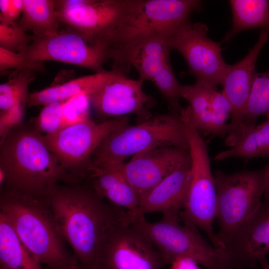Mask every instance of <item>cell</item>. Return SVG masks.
<instances>
[{
    "instance_id": "cb8c5ba5",
    "label": "cell",
    "mask_w": 269,
    "mask_h": 269,
    "mask_svg": "<svg viewBox=\"0 0 269 269\" xmlns=\"http://www.w3.org/2000/svg\"><path fill=\"white\" fill-rule=\"evenodd\" d=\"M22 16L17 22L25 32L37 36L51 35L59 31L61 23L53 0H23Z\"/></svg>"
},
{
    "instance_id": "3957f363",
    "label": "cell",
    "mask_w": 269,
    "mask_h": 269,
    "mask_svg": "<svg viewBox=\"0 0 269 269\" xmlns=\"http://www.w3.org/2000/svg\"><path fill=\"white\" fill-rule=\"evenodd\" d=\"M66 176L43 134L32 126L15 127L0 142L1 187L45 195Z\"/></svg>"
},
{
    "instance_id": "4316f807",
    "label": "cell",
    "mask_w": 269,
    "mask_h": 269,
    "mask_svg": "<svg viewBox=\"0 0 269 269\" xmlns=\"http://www.w3.org/2000/svg\"><path fill=\"white\" fill-rule=\"evenodd\" d=\"M109 71L81 77L63 84L51 86L30 94L28 106L45 105L63 101L83 92L91 91L108 75Z\"/></svg>"
},
{
    "instance_id": "2e32d148",
    "label": "cell",
    "mask_w": 269,
    "mask_h": 269,
    "mask_svg": "<svg viewBox=\"0 0 269 269\" xmlns=\"http://www.w3.org/2000/svg\"><path fill=\"white\" fill-rule=\"evenodd\" d=\"M104 265L106 269H161L164 266L157 249L132 222L112 234Z\"/></svg>"
},
{
    "instance_id": "ffe728a7",
    "label": "cell",
    "mask_w": 269,
    "mask_h": 269,
    "mask_svg": "<svg viewBox=\"0 0 269 269\" xmlns=\"http://www.w3.org/2000/svg\"><path fill=\"white\" fill-rule=\"evenodd\" d=\"M168 34L155 35L139 42L129 49L112 68V70L127 75L131 67L144 82L151 81L165 65L170 63Z\"/></svg>"
},
{
    "instance_id": "5b68a950",
    "label": "cell",
    "mask_w": 269,
    "mask_h": 269,
    "mask_svg": "<svg viewBox=\"0 0 269 269\" xmlns=\"http://www.w3.org/2000/svg\"><path fill=\"white\" fill-rule=\"evenodd\" d=\"M163 146L189 149L180 114L157 115L137 125L116 129L97 149L89 167H119L130 156Z\"/></svg>"
},
{
    "instance_id": "52a82bcc",
    "label": "cell",
    "mask_w": 269,
    "mask_h": 269,
    "mask_svg": "<svg viewBox=\"0 0 269 269\" xmlns=\"http://www.w3.org/2000/svg\"><path fill=\"white\" fill-rule=\"evenodd\" d=\"M269 174V164L255 170L214 175L217 191V238L225 249L262 204Z\"/></svg>"
},
{
    "instance_id": "74e56055",
    "label": "cell",
    "mask_w": 269,
    "mask_h": 269,
    "mask_svg": "<svg viewBox=\"0 0 269 269\" xmlns=\"http://www.w3.org/2000/svg\"><path fill=\"white\" fill-rule=\"evenodd\" d=\"M67 269H79V268H69Z\"/></svg>"
},
{
    "instance_id": "d4e9b609",
    "label": "cell",
    "mask_w": 269,
    "mask_h": 269,
    "mask_svg": "<svg viewBox=\"0 0 269 269\" xmlns=\"http://www.w3.org/2000/svg\"><path fill=\"white\" fill-rule=\"evenodd\" d=\"M232 25L223 41H229L246 30L261 28L269 31V0H231Z\"/></svg>"
},
{
    "instance_id": "d6a6232c",
    "label": "cell",
    "mask_w": 269,
    "mask_h": 269,
    "mask_svg": "<svg viewBox=\"0 0 269 269\" xmlns=\"http://www.w3.org/2000/svg\"><path fill=\"white\" fill-rule=\"evenodd\" d=\"M8 69L17 70H30L44 72L43 62L32 61L19 53L14 52L0 47V70L3 71Z\"/></svg>"
},
{
    "instance_id": "d6986e66",
    "label": "cell",
    "mask_w": 269,
    "mask_h": 269,
    "mask_svg": "<svg viewBox=\"0 0 269 269\" xmlns=\"http://www.w3.org/2000/svg\"><path fill=\"white\" fill-rule=\"evenodd\" d=\"M191 180V158L145 193L139 200L135 215L160 212L180 214L183 209Z\"/></svg>"
},
{
    "instance_id": "836d02e7",
    "label": "cell",
    "mask_w": 269,
    "mask_h": 269,
    "mask_svg": "<svg viewBox=\"0 0 269 269\" xmlns=\"http://www.w3.org/2000/svg\"><path fill=\"white\" fill-rule=\"evenodd\" d=\"M23 7V0H0V23L8 25L15 22Z\"/></svg>"
},
{
    "instance_id": "4dcf8cb0",
    "label": "cell",
    "mask_w": 269,
    "mask_h": 269,
    "mask_svg": "<svg viewBox=\"0 0 269 269\" xmlns=\"http://www.w3.org/2000/svg\"><path fill=\"white\" fill-rule=\"evenodd\" d=\"M90 106L86 92L80 93L65 100L63 107V128L91 118Z\"/></svg>"
},
{
    "instance_id": "f1b7e54d",
    "label": "cell",
    "mask_w": 269,
    "mask_h": 269,
    "mask_svg": "<svg viewBox=\"0 0 269 269\" xmlns=\"http://www.w3.org/2000/svg\"><path fill=\"white\" fill-rule=\"evenodd\" d=\"M167 102L171 112L180 114L182 85L177 81L171 63L164 66L151 81Z\"/></svg>"
},
{
    "instance_id": "603a6c76",
    "label": "cell",
    "mask_w": 269,
    "mask_h": 269,
    "mask_svg": "<svg viewBox=\"0 0 269 269\" xmlns=\"http://www.w3.org/2000/svg\"><path fill=\"white\" fill-rule=\"evenodd\" d=\"M41 264L0 212V269H43Z\"/></svg>"
},
{
    "instance_id": "8fae6325",
    "label": "cell",
    "mask_w": 269,
    "mask_h": 269,
    "mask_svg": "<svg viewBox=\"0 0 269 269\" xmlns=\"http://www.w3.org/2000/svg\"><path fill=\"white\" fill-rule=\"evenodd\" d=\"M207 32L205 24L189 20L169 34L168 43L171 51L182 56L196 83L217 88L229 64L222 56L220 44L210 39Z\"/></svg>"
},
{
    "instance_id": "f546056e",
    "label": "cell",
    "mask_w": 269,
    "mask_h": 269,
    "mask_svg": "<svg viewBox=\"0 0 269 269\" xmlns=\"http://www.w3.org/2000/svg\"><path fill=\"white\" fill-rule=\"evenodd\" d=\"M65 101L54 102L43 106L34 118L32 126L44 135L53 134L63 128V107Z\"/></svg>"
},
{
    "instance_id": "8992f818",
    "label": "cell",
    "mask_w": 269,
    "mask_h": 269,
    "mask_svg": "<svg viewBox=\"0 0 269 269\" xmlns=\"http://www.w3.org/2000/svg\"><path fill=\"white\" fill-rule=\"evenodd\" d=\"M132 224L151 242L164 265L180 257H189L207 269H237L227 250L212 246L195 226L179 223L180 214H163L161 220L147 221L144 215L133 214Z\"/></svg>"
},
{
    "instance_id": "e575fe53",
    "label": "cell",
    "mask_w": 269,
    "mask_h": 269,
    "mask_svg": "<svg viewBox=\"0 0 269 269\" xmlns=\"http://www.w3.org/2000/svg\"><path fill=\"white\" fill-rule=\"evenodd\" d=\"M198 264L192 258L180 257L172 262L170 269H201Z\"/></svg>"
},
{
    "instance_id": "7c38bea8",
    "label": "cell",
    "mask_w": 269,
    "mask_h": 269,
    "mask_svg": "<svg viewBox=\"0 0 269 269\" xmlns=\"http://www.w3.org/2000/svg\"><path fill=\"white\" fill-rule=\"evenodd\" d=\"M143 82L133 80L113 70L91 91L87 93L90 106L99 117L109 119L133 114L140 122L150 118V109L154 98L146 94Z\"/></svg>"
},
{
    "instance_id": "9c48e42d",
    "label": "cell",
    "mask_w": 269,
    "mask_h": 269,
    "mask_svg": "<svg viewBox=\"0 0 269 269\" xmlns=\"http://www.w3.org/2000/svg\"><path fill=\"white\" fill-rule=\"evenodd\" d=\"M33 35L19 53L29 60L56 61L82 67L95 73L105 70L109 49L105 40L90 38L67 26L51 35Z\"/></svg>"
},
{
    "instance_id": "8d00e7d4",
    "label": "cell",
    "mask_w": 269,
    "mask_h": 269,
    "mask_svg": "<svg viewBox=\"0 0 269 269\" xmlns=\"http://www.w3.org/2000/svg\"><path fill=\"white\" fill-rule=\"evenodd\" d=\"M264 198L269 199V174L267 180L266 190L264 195Z\"/></svg>"
},
{
    "instance_id": "484cf974",
    "label": "cell",
    "mask_w": 269,
    "mask_h": 269,
    "mask_svg": "<svg viewBox=\"0 0 269 269\" xmlns=\"http://www.w3.org/2000/svg\"><path fill=\"white\" fill-rule=\"evenodd\" d=\"M233 157L245 160L256 157L269 158V117L250 128L234 146L220 152L214 159L221 161Z\"/></svg>"
},
{
    "instance_id": "83f0119b",
    "label": "cell",
    "mask_w": 269,
    "mask_h": 269,
    "mask_svg": "<svg viewBox=\"0 0 269 269\" xmlns=\"http://www.w3.org/2000/svg\"><path fill=\"white\" fill-rule=\"evenodd\" d=\"M262 116L269 117V70L255 73L244 123L248 127H254Z\"/></svg>"
},
{
    "instance_id": "ba28073f",
    "label": "cell",
    "mask_w": 269,
    "mask_h": 269,
    "mask_svg": "<svg viewBox=\"0 0 269 269\" xmlns=\"http://www.w3.org/2000/svg\"><path fill=\"white\" fill-rule=\"evenodd\" d=\"M191 158V180L180 217L184 224L199 228L207 235L213 246L224 249L214 232L217 191L206 141L196 129L187 106L181 108Z\"/></svg>"
},
{
    "instance_id": "277c9868",
    "label": "cell",
    "mask_w": 269,
    "mask_h": 269,
    "mask_svg": "<svg viewBox=\"0 0 269 269\" xmlns=\"http://www.w3.org/2000/svg\"><path fill=\"white\" fill-rule=\"evenodd\" d=\"M199 0H127L115 29L107 39L109 58L117 62L134 46L149 37L169 34L202 10Z\"/></svg>"
},
{
    "instance_id": "7a4b0ae2",
    "label": "cell",
    "mask_w": 269,
    "mask_h": 269,
    "mask_svg": "<svg viewBox=\"0 0 269 269\" xmlns=\"http://www.w3.org/2000/svg\"><path fill=\"white\" fill-rule=\"evenodd\" d=\"M0 209L41 264L50 269L79 268L76 257L67 248L58 230L46 195L4 188L0 193Z\"/></svg>"
},
{
    "instance_id": "e0dca14e",
    "label": "cell",
    "mask_w": 269,
    "mask_h": 269,
    "mask_svg": "<svg viewBox=\"0 0 269 269\" xmlns=\"http://www.w3.org/2000/svg\"><path fill=\"white\" fill-rule=\"evenodd\" d=\"M181 98L188 102L192 121L201 135L227 134L231 107L222 91L195 83L182 85Z\"/></svg>"
},
{
    "instance_id": "6da1fadb",
    "label": "cell",
    "mask_w": 269,
    "mask_h": 269,
    "mask_svg": "<svg viewBox=\"0 0 269 269\" xmlns=\"http://www.w3.org/2000/svg\"><path fill=\"white\" fill-rule=\"evenodd\" d=\"M61 235L79 269H106L105 252L115 231L132 223L131 211L107 204L93 190L56 185L46 195Z\"/></svg>"
},
{
    "instance_id": "5bb4252c",
    "label": "cell",
    "mask_w": 269,
    "mask_h": 269,
    "mask_svg": "<svg viewBox=\"0 0 269 269\" xmlns=\"http://www.w3.org/2000/svg\"><path fill=\"white\" fill-rule=\"evenodd\" d=\"M127 0H55L61 22L85 35L107 39L123 15Z\"/></svg>"
},
{
    "instance_id": "44dd1931",
    "label": "cell",
    "mask_w": 269,
    "mask_h": 269,
    "mask_svg": "<svg viewBox=\"0 0 269 269\" xmlns=\"http://www.w3.org/2000/svg\"><path fill=\"white\" fill-rule=\"evenodd\" d=\"M33 79V71L16 70L13 77L0 85V142L21 124L30 95L28 85Z\"/></svg>"
},
{
    "instance_id": "9a60e30c",
    "label": "cell",
    "mask_w": 269,
    "mask_h": 269,
    "mask_svg": "<svg viewBox=\"0 0 269 269\" xmlns=\"http://www.w3.org/2000/svg\"><path fill=\"white\" fill-rule=\"evenodd\" d=\"M189 149L163 146L149 149L134 156L121 167L138 200L186 161Z\"/></svg>"
},
{
    "instance_id": "1f68e13d",
    "label": "cell",
    "mask_w": 269,
    "mask_h": 269,
    "mask_svg": "<svg viewBox=\"0 0 269 269\" xmlns=\"http://www.w3.org/2000/svg\"><path fill=\"white\" fill-rule=\"evenodd\" d=\"M33 40V35L27 34L15 22L5 25L0 23V47L19 53Z\"/></svg>"
},
{
    "instance_id": "30bf717a",
    "label": "cell",
    "mask_w": 269,
    "mask_h": 269,
    "mask_svg": "<svg viewBox=\"0 0 269 269\" xmlns=\"http://www.w3.org/2000/svg\"><path fill=\"white\" fill-rule=\"evenodd\" d=\"M124 116L95 123L91 118L44 135L45 142L67 174H81L88 168L95 152L112 132L129 125Z\"/></svg>"
},
{
    "instance_id": "4fadbf2b",
    "label": "cell",
    "mask_w": 269,
    "mask_h": 269,
    "mask_svg": "<svg viewBox=\"0 0 269 269\" xmlns=\"http://www.w3.org/2000/svg\"><path fill=\"white\" fill-rule=\"evenodd\" d=\"M269 31L262 29L254 46L241 60L229 65L223 77L222 92L231 107V121L228 123L225 143L233 147L250 127L244 123L258 57L269 39Z\"/></svg>"
},
{
    "instance_id": "7402d4cb",
    "label": "cell",
    "mask_w": 269,
    "mask_h": 269,
    "mask_svg": "<svg viewBox=\"0 0 269 269\" xmlns=\"http://www.w3.org/2000/svg\"><path fill=\"white\" fill-rule=\"evenodd\" d=\"M121 167H89L88 172L93 179L92 189L100 198H106L115 206L134 212L138 207L139 200Z\"/></svg>"
},
{
    "instance_id": "d590c367",
    "label": "cell",
    "mask_w": 269,
    "mask_h": 269,
    "mask_svg": "<svg viewBox=\"0 0 269 269\" xmlns=\"http://www.w3.org/2000/svg\"><path fill=\"white\" fill-rule=\"evenodd\" d=\"M260 263L262 265V269H269V263L268 262L267 258H264L262 259Z\"/></svg>"
},
{
    "instance_id": "ac0fdd59",
    "label": "cell",
    "mask_w": 269,
    "mask_h": 269,
    "mask_svg": "<svg viewBox=\"0 0 269 269\" xmlns=\"http://www.w3.org/2000/svg\"><path fill=\"white\" fill-rule=\"evenodd\" d=\"M238 269L254 268L269 254V199L264 198L256 212L227 249Z\"/></svg>"
}]
</instances>
